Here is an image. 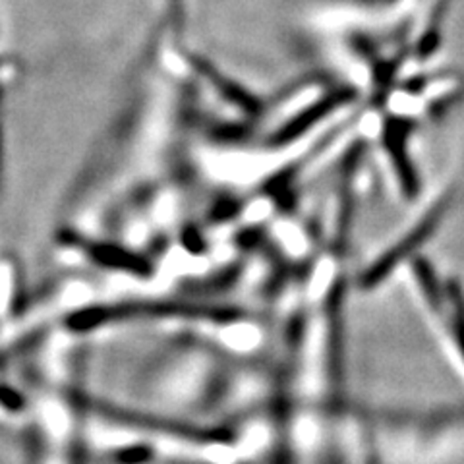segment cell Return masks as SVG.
<instances>
[{
  "label": "cell",
  "mask_w": 464,
  "mask_h": 464,
  "mask_svg": "<svg viewBox=\"0 0 464 464\" xmlns=\"http://www.w3.org/2000/svg\"><path fill=\"white\" fill-rule=\"evenodd\" d=\"M92 256L103 266H111L116 269H124V271H132V273H143L148 269L145 261L134 254H130L126 250H119L114 246H95L92 250Z\"/></svg>",
  "instance_id": "6da1fadb"
},
{
  "label": "cell",
  "mask_w": 464,
  "mask_h": 464,
  "mask_svg": "<svg viewBox=\"0 0 464 464\" xmlns=\"http://www.w3.org/2000/svg\"><path fill=\"white\" fill-rule=\"evenodd\" d=\"M414 271L418 275L420 286H422L424 296L428 298V302L431 304V306L441 310L443 308V293H441L438 281H435V273L431 271V267L426 264L424 259H418L414 264Z\"/></svg>",
  "instance_id": "7a4b0ae2"
},
{
  "label": "cell",
  "mask_w": 464,
  "mask_h": 464,
  "mask_svg": "<svg viewBox=\"0 0 464 464\" xmlns=\"http://www.w3.org/2000/svg\"><path fill=\"white\" fill-rule=\"evenodd\" d=\"M449 300H451V327L459 351L464 358V295L457 283L449 286Z\"/></svg>",
  "instance_id": "3957f363"
}]
</instances>
